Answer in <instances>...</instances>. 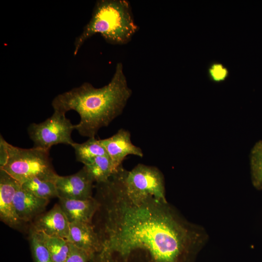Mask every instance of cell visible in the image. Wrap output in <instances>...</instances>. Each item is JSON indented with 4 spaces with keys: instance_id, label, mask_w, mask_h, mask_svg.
Returning <instances> with one entry per match:
<instances>
[{
    "instance_id": "obj_1",
    "label": "cell",
    "mask_w": 262,
    "mask_h": 262,
    "mask_svg": "<svg viewBox=\"0 0 262 262\" xmlns=\"http://www.w3.org/2000/svg\"><path fill=\"white\" fill-rule=\"evenodd\" d=\"M96 187L100 246L89 262H195L206 232L167 200L131 198L115 175Z\"/></svg>"
},
{
    "instance_id": "obj_2",
    "label": "cell",
    "mask_w": 262,
    "mask_h": 262,
    "mask_svg": "<svg viewBox=\"0 0 262 262\" xmlns=\"http://www.w3.org/2000/svg\"><path fill=\"white\" fill-rule=\"evenodd\" d=\"M132 93L123 65L118 62L107 84L96 88L89 82H84L56 96L52 106L54 111L65 114L70 110L77 112L80 121L75 129L82 136L93 138L100 129L107 127L123 113Z\"/></svg>"
},
{
    "instance_id": "obj_3",
    "label": "cell",
    "mask_w": 262,
    "mask_h": 262,
    "mask_svg": "<svg viewBox=\"0 0 262 262\" xmlns=\"http://www.w3.org/2000/svg\"><path fill=\"white\" fill-rule=\"evenodd\" d=\"M139 30L128 0H97L90 20L75 39L74 55H77L86 40L96 34H99L110 44L124 45L131 40Z\"/></svg>"
},
{
    "instance_id": "obj_4",
    "label": "cell",
    "mask_w": 262,
    "mask_h": 262,
    "mask_svg": "<svg viewBox=\"0 0 262 262\" xmlns=\"http://www.w3.org/2000/svg\"><path fill=\"white\" fill-rule=\"evenodd\" d=\"M0 169L21 185L36 178L54 181L58 175L54 170L48 150L16 147L0 135Z\"/></svg>"
},
{
    "instance_id": "obj_5",
    "label": "cell",
    "mask_w": 262,
    "mask_h": 262,
    "mask_svg": "<svg viewBox=\"0 0 262 262\" xmlns=\"http://www.w3.org/2000/svg\"><path fill=\"white\" fill-rule=\"evenodd\" d=\"M114 174L129 197L141 198L151 196L166 200L164 175L157 167L139 164L129 171L121 165Z\"/></svg>"
},
{
    "instance_id": "obj_6",
    "label": "cell",
    "mask_w": 262,
    "mask_h": 262,
    "mask_svg": "<svg viewBox=\"0 0 262 262\" xmlns=\"http://www.w3.org/2000/svg\"><path fill=\"white\" fill-rule=\"evenodd\" d=\"M74 129L75 125L66 117L65 114L54 111L44 121L31 124L28 132L34 147L49 151L52 146L59 144L71 146L75 143L71 137Z\"/></svg>"
},
{
    "instance_id": "obj_7",
    "label": "cell",
    "mask_w": 262,
    "mask_h": 262,
    "mask_svg": "<svg viewBox=\"0 0 262 262\" xmlns=\"http://www.w3.org/2000/svg\"><path fill=\"white\" fill-rule=\"evenodd\" d=\"M54 182L58 198L86 199L93 197L94 181L84 167L71 175L61 176L57 175Z\"/></svg>"
},
{
    "instance_id": "obj_8",
    "label": "cell",
    "mask_w": 262,
    "mask_h": 262,
    "mask_svg": "<svg viewBox=\"0 0 262 262\" xmlns=\"http://www.w3.org/2000/svg\"><path fill=\"white\" fill-rule=\"evenodd\" d=\"M111 160L116 171L121 165L126 157L130 155L142 158V149L132 144L130 131L124 129H119L112 136L99 139Z\"/></svg>"
},
{
    "instance_id": "obj_9",
    "label": "cell",
    "mask_w": 262,
    "mask_h": 262,
    "mask_svg": "<svg viewBox=\"0 0 262 262\" xmlns=\"http://www.w3.org/2000/svg\"><path fill=\"white\" fill-rule=\"evenodd\" d=\"M21 185L2 170L0 169V218L5 224L18 229L23 222L16 214L14 198Z\"/></svg>"
},
{
    "instance_id": "obj_10",
    "label": "cell",
    "mask_w": 262,
    "mask_h": 262,
    "mask_svg": "<svg viewBox=\"0 0 262 262\" xmlns=\"http://www.w3.org/2000/svg\"><path fill=\"white\" fill-rule=\"evenodd\" d=\"M69 224L59 204H56L49 211L36 217L32 228L49 236L67 240Z\"/></svg>"
},
{
    "instance_id": "obj_11",
    "label": "cell",
    "mask_w": 262,
    "mask_h": 262,
    "mask_svg": "<svg viewBox=\"0 0 262 262\" xmlns=\"http://www.w3.org/2000/svg\"><path fill=\"white\" fill-rule=\"evenodd\" d=\"M67 240L86 252L91 259L100 248L99 238L93 223L82 222L70 223Z\"/></svg>"
},
{
    "instance_id": "obj_12",
    "label": "cell",
    "mask_w": 262,
    "mask_h": 262,
    "mask_svg": "<svg viewBox=\"0 0 262 262\" xmlns=\"http://www.w3.org/2000/svg\"><path fill=\"white\" fill-rule=\"evenodd\" d=\"M59 205L69 223L82 222L93 223L94 217L99 208L95 197L86 199H74L59 197Z\"/></svg>"
},
{
    "instance_id": "obj_13",
    "label": "cell",
    "mask_w": 262,
    "mask_h": 262,
    "mask_svg": "<svg viewBox=\"0 0 262 262\" xmlns=\"http://www.w3.org/2000/svg\"><path fill=\"white\" fill-rule=\"evenodd\" d=\"M49 200L38 197L22 188L16 190L14 203L16 214L23 222H29L40 215Z\"/></svg>"
},
{
    "instance_id": "obj_14",
    "label": "cell",
    "mask_w": 262,
    "mask_h": 262,
    "mask_svg": "<svg viewBox=\"0 0 262 262\" xmlns=\"http://www.w3.org/2000/svg\"><path fill=\"white\" fill-rule=\"evenodd\" d=\"M71 146L74 149L77 161L84 165L89 164L97 157L108 155L99 139L95 137L89 138L82 143L75 142Z\"/></svg>"
},
{
    "instance_id": "obj_15",
    "label": "cell",
    "mask_w": 262,
    "mask_h": 262,
    "mask_svg": "<svg viewBox=\"0 0 262 262\" xmlns=\"http://www.w3.org/2000/svg\"><path fill=\"white\" fill-rule=\"evenodd\" d=\"M83 167L94 182L97 183L107 181L115 171L108 155L97 157L91 163Z\"/></svg>"
},
{
    "instance_id": "obj_16",
    "label": "cell",
    "mask_w": 262,
    "mask_h": 262,
    "mask_svg": "<svg viewBox=\"0 0 262 262\" xmlns=\"http://www.w3.org/2000/svg\"><path fill=\"white\" fill-rule=\"evenodd\" d=\"M21 187L41 198L49 200L52 198L58 197L54 181L36 178L25 182L21 185Z\"/></svg>"
},
{
    "instance_id": "obj_17",
    "label": "cell",
    "mask_w": 262,
    "mask_h": 262,
    "mask_svg": "<svg viewBox=\"0 0 262 262\" xmlns=\"http://www.w3.org/2000/svg\"><path fill=\"white\" fill-rule=\"evenodd\" d=\"M36 232L47 247L53 262H65L69 250L68 241L61 237L49 236L41 231Z\"/></svg>"
},
{
    "instance_id": "obj_18",
    "label": "cell",
    "mask_w": 262,
    "mask_h": 262,
    "mask_svg": "<svg viewBox=\"0 0 262 262\" xmlns=\"http://www.w3.org/2000/svg\"><path fill=\"white\" fill-rule=\"evenodd\" d=\"M252 183L259 190H262V140L257 142L250 153Z\"/></svg>"
},
{
    "instance_id": "obj_19",
    "label": "cell",
    "mask_w": 262,
    "mask_h": 262,
    "mask_svg": "<svg viewBox=\"0 0 262 262\" xmlns=\"http://www.w3.org/2000/svg\"><path fill=\"white\" fill-rule=\"evenodd\" d=\"M30 242L34 262H53L39 235L32 228L30 231Z\"/></svg>"
},
{
    "instance_id": "obj_20",
    "label": "cell",
    "mask_w": 262,
    "mask_h": 262,
    "mask_svg": "<svg viewBox=\"0 0 262 262\" xmlns=\"http://www.w3.org/2000/svg\"><path fill=\"white\" fill-rule=\"evenodd\" d=\"M209 76L211 80L215 82L225 81L229 75L228 69L222 64L213 63L208 69Z\"/></svg>"
},
{
    "instance_id": "obj_21",
    "label": "cell",
    "mask_w": 262,
    "mask_h": 262,
    "mask_svg": "<svg viewBox=\"0 0 262 262\" xmlns=\"http://www.w3.org/2000/svg\"><path fill=\"white\" fill-rule=\"evenodd\" d=\"M69 246V252L65 262H89L91 258L86 252L70 243Z\"/></svg>"
}]
</instances>
